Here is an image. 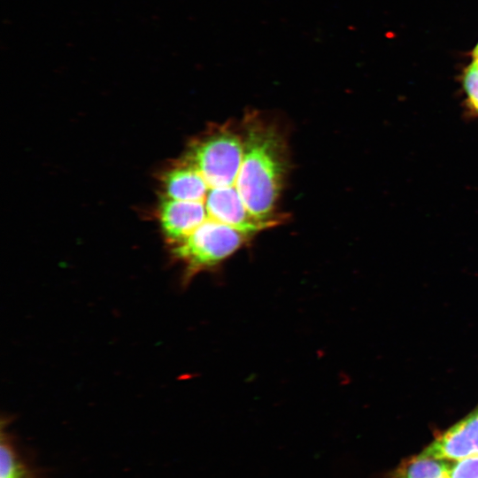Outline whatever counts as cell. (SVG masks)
<instances>
[{
  "label": "cell",
  "mask_w": 478,
  "mask_h": 478,
  "mask_svg": "<svg viewBox=\"0 0 478 478\" xmlns=\"http://www.w3.org/2000/svg\"><path fill=\"white\" fill-rule=\"evenodd\" d=\"M448 478H478V457L451 464Z\"/></svg>",
  "instance_id": "cell-5"
},
{
  "label": "cell",
  "mask_w": 478,
  "mask_h": 478,
  "mask_svg": "<svg viewBox=\"0 0 478 478\" xmlns=\"http://www.w3.org/2000/svg\"><path fill=\"white\" fill-rule=\"evenodd\" d=\"M476 61V60H475ZM478 63V61H476Z\"/></svg>",
  "instance_id": "cell-9"
},
{
  "label": "cell",
  "mask_w": 478,
  "mask_h": 478,
  "mask_svg": "<svg viewBox=\"0 0 478 478\" xmlns=\"http://www.w3.org/2000/svg\"><path fill=\"white\" fill-rule=\"evenodd\" d=\"M450 466L445 460L419 454L398 466L390 478H444Z\"/></svg>",
  "instance_id": "cell-3"
},
{
  "label": "cell",
  "mask_w": 478,
  "mask_h": 478,
  "mask_svg": "<svg viewBox=\"0 0 478 478\" xmlns=\"http://www.w3.org/2000/svg\"><path fill=\"white\" fill-rule=\"evenodd\" d=\"M0 478H35L17 452L9 436L3 429L0 444Z\"/></svg>",
  "instance_id": "cell-4"
},
{
  "label": "cell",
  "mask_w": 478,
  "mask_h": 478,
  "mask_svg": "<svg viewBox=\"0 0 478 478\" xmlns=\"http://www.w3.org/2000/svg\"><path fill=\"white\" fill-rule=\"evenodd\" d=\"M242 127L245 150L199 148L161 173L157 215L173 256L217 264L277 224L283 140L261 120L249 118Z\"/></svg>",
  "instance_id": "cell-1"
},
{
  "label": "cell",
  "mask_w": 478,
  "mask_h": 478,
  "mask_svg": "<svg viewBox=\"0 0 478 478\" xmlns=\"http://www.w3.org/2000/svg\"><path fill=\"white\" fill-rule=\"evenodd\" d=\"M463 85L470 103L478 112V63L475 60L466 68Z\"/></svg>",
  "instance_id": "cell-6"
},
{
  "label": "cell",
  "mask_w": 478,
  "mask_h": 478,
  "mask_svg": "<svg viewBox=\"0 0 478 478\" xmlns=\"http://www.w3.org/2000/svg\"><path fill=\"white\" fill-rule=\"evenodd\" d=\"M420 454L445 461L478 457V405L466 417L440 434Z\"/></svg>",
  "instance_id": "cell-2"
},
{
  "label": "cell",
  "mask_w": 478,
  "mask_h": 478,
  "mask_svg": "<svg viewBox=\"0 0 478 478\" xmlns=\"http://www.w3.org/2000/svg\"><path fill=\"white\" fill-rule=\"evenodd\" d=\"M474 60L478 61V44L474 50Z\"/></svg>",
  "instance_id": "cell-7"
},
{
  "label": "cell",
  "mask_w": 478,
  "mask_h": 478,
  "mask_svg": "<svg viewBox=\"0 0 478 478\" xmlns=\"http://www.w3.org/2000/svg\"><path fill=\"white\" fill-rule=\"evenodd\" d=\"M444 478H448V475L446 477H444Z\"/></svg>",
  "instance_id": "cell-8"
}]
</instances>
